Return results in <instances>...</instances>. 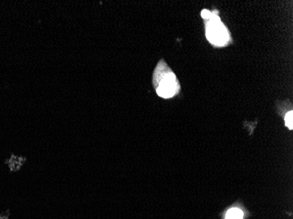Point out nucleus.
<instances>
[{"instance_id":"obj_4","label":"nucleus","mask_w":293,"mask_h":219,"mask_svg":"<svg viewBox=\"0 0 293 219\" xmlns=\"http://www.w3.org/2000/svg\"><path fill=\"white\" fill-rule=\"evenodd\" d=\"M285 124L289 129L293 128V112L289 111L285 116Z\"/></svg>"},{"instance_id":"obj_1","label":"nucleus","mask_w":293,"mask_h":219,"mask_svg":"<svg viewBox=\"0 0 293 219\" xmlns=\"http://www.w3.org/2000/svg\"><path fill=\"white\" fill-rule=\"evenodd\" d=\"M206 37L210 42L216 46H224L229 39L227 29L216 13H212L210 17L206 26Z\"/></svg>"},{"instance_id":"obj_5","label":"nucleus","mask_w":293,"mask_h":219,"mask_svg":"<svg viewBox=\"0 0 293 219\" xmlns=\"http://www.w3.org/2000/svg\"><path fill=\"white\" fill-rule=\"evenodd\" d=\"M212 13L207 10H203L202 13H201V15L204 18V19H210L211 17Z\"/></svg>"},{"instance_id":"obj_2","label":"nucleus","mask_w":293,"mask_h":219,"mask_svg":"<svg viewBox=\"0 0 293 219\" xmlns=\"http://www.w3.org/2000/svg\"><path fill=\"white\" fill-rule=\"evenodd\" d=\"M178 89L177 79L173 73H168L165 75L159 83L157 94L161 98H172L176 94Z\"/></svg>"},{"instance_id":"obj_3","label":"nucleus","mask_w":293,"mask_h":219,"mask_svg":"<svg viewBox=\"0 0 293 219\" xmlns=\"http://www.w3.org/2000/svg\"><path fill=\"white\" fill-rule=\"evenodd\" d=\"M243 213L239 209H232L227 212L226 219H242Z\"/></svg>"}]
</instances>
